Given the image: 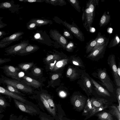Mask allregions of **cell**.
Listing matches in <instances>:
<instances>
[{"instance_id":"obj_1","label":"cell","mask_w":120,"mask_h":120,"mask_svg":"<svg viewBox=\"0 0 120 120\" xmlns=\"http://www.w3.org/2000/svg\"><path fill=\"white\" fill-rule=\"evenodd\" d=\"M99 0H89L87 2L84 13V26L88 31L91 27L95 15V10L96 5H98Z\"/></svg>"},{"instance_id":"obj_2","label":"cell","mask_w":120,"mask_h":120,"mask_svg":"<svg viewBox=\"0 0 120 120\" xmlns=\"http://www.w3.org/2000/svg\"><path fill=\"white\" fill-rule=\"evenodd\" d=\"M0 83L10 85L19 91L26 93H31L32 92L31 88L20 81L8 78L2 75H1Z\"/></svg>"},{"instance_id":"obj_3","label":"cell","mask_w":120,"mask_h":120,"mask_svg":"<svg viewBox=\"0 0 120 120\" xmlns=\"http://www.w3.org/2000/svg\"><path fill=\"white\" fill-rule=\"evenodd\" d=\"M92 109L90 112V116H91L96 113L102 111L108 107V101L102 98H92L90 99Z\"/></svg>"},{"instance_id":"obj_4","label":"cell","mask_w":120,"mask_h":120,"mask_svg":"<svg viewBox=\"0 0 120 120\" xmlns=\"http://www.w3.org/2000/svg\"><path fill=\"white\" fill-rule=\"evenodd\" d=\"M60 20L61 23L76 38L81 41H84L85 37L83 33L74 22L71 24L67 22L66 21H64L61 20Z\"/></svg>"},{"instance_id":"obj_5","label":"cell","mask_w":120,"mask_h":120,"mask_svg":"<svg viewBox=\"0 0 120 120\" xmlns=\"http://www.w3.org/2000/svg\"><path fill=\"white\" fill-rule=\"evenodd\" d=\"M3 70V72L7 77L11 78V79L20 81V78L18 75V72L20 69L18 67L13 66L5 65L0 67Z\"/></svg>"},{"instance_id":"obj_6","label":"cell","mask_w":120,"mask_h":120,"mask_svg":"<svg viewBox=\"0 0 120 120\" xmlns=\"http://www.w3.org/2000/svg\"><path fill=\"white\" fill-rule=\"evenodd\" d=\"M23 34V32L18 31L10 36L4 38L0 41V48L5 47L13 42L18 41L22 38V35Z\"/></svg>"},{"instance_id":"obj_7","label":"cell","mask_w":120,"mask_h":120,"mask_svg":"<svg viewBox=\"0 0 120 120\" xmlns=\"http://www.w3.org/2000/svg\"><path fill=\"white\" fill-rule=\"evenodd\" d=\"M30 44L28 41L23 40L16 44L11 45L5 49V55L15 54Z\"/></svg>"},{"instance_id":"obj_8","label":"cell","mask_w":120,"mask_h":120,"mask_svg":"<svg viewBox=\"0 0 120 120\" xmlns=\"http://www.w3.org/2000/svg\"><path fill=\"white\" fill-rule=\"evenodd\" d=\"M98 75L102 84L109 91L113 92V85L106 72L105 70H100L98 72Z\"/></svg>"},{"instance_id":"obj_9","label":"cell","mask_w":120,"mask_h":120,"mask_svg":"<svg viewBox=\"0 0 120 120\" xmlns=\"http://www.w3.org/2000/svg\"><path fill=\"white\" fill-rule=\"evenodd\" d=\"M108 63L112 70L113 73L114 79L117 86H120V78L117 73V68L115 61V56L114 55H110L108 59Z\"/></svg>"},{"instance_id":"obj_10","label":"cell","mask_w":120,"mask_h":120,"mask_svg":"<svg viewBox=\"0 0 120 120\" xmlns=\"http://www.w3.org/2000/svg\"><path fill=\"white\" fill-rule=\"evenodd\" d=\"M86 99L83 97L77 95L72 96L71 102L75 108L79 111H81L85 106Z\"/></svg>"},{"instance_id":"obj_11","label":"cell","mask_w":120,"mask_h":120,"mask_svg":"<svg viewBox=\"0 0 120 120\" xmlns=\"http://www.w3.org/2000/svg\"><path fill=\"white\" fill-rule=\"evenodd\" d=\"M49 33L50 37L58 42L65 49L66 46L68 42L65 38L56 30H51Z\"/></svg>"},{"instance_id":"obj_12","label":"cell","mask_w":120,"mask_h":120,"mask_svg":"<svg viewBox=\"0 0 120 120\" xmlns=\"http://www.w3.org/2000/svg\"><path fill=\"white\" fill-rule=\"evenodd\" d=\"M13 100L15 107L21 111L30 114L37 112L36 110L32 106L15 99H13Z\"/></svg>"},{"instance_id":"obj_13","label":"cell","mask_w":120,"mask_h":120,"mask_svg":"<svg viewBox=\"0 0 120 120\" xmlns=\"http://www.w3.org/2000/svg\"><path fill=\"white\" fill-rule=\"evenodd\" d=\"M20 5L15 4L13 0L3 2L0 3V9H8L12 13H17L22 8L19 7Z\"/></svg>"},{"instance_id":"obj_14","label":"cell","mask_w":120,"mask_h":120,"mask_svg":"<svg viewBox=\"0 0 120 120\" xmlns=\"http://www.w3.org/2000/svg\"><path fill=\"white\" fill-rule=\"evenodd\" d=\"M0 93L5 95L9 98L16 99L24 103L26 101V100L22 96L13 93L7 90L5 88L0 86Z\"/></svg>"},{"instance_id":"obj_15","label":"cell","mask_w":120,"mask_h":120,"mask_svg":"<svg viewBox=\"0 0 120 120\" xmlns=\"http://www.w3.org/2000/svg\"><path fill=\"white\" fill-rule=\"evenodd\" d=\"M20 78V81L27 86L38 88L41 86V83L29 77L24 76Z\"/></svg>"},{"instance_id":"obj_16","label":"cell","mask_w":120,"mask_h":120,"mask_svg":"<svg viewBox=\"0 0 120 120\" xmlns=\"http://www.w3.org/2000/svg\"><path fill=\"white\" fill-rule=\"evenodd\" d=\"M109 42L102 45L93 51L90 52L88 55L87 58H94L104 53Z\"/></svg>"},{"instance_id":"obj_17","label":"cell","mask_w":120,"mask_h":120,"mask_svg":"<svg viewBox=\"0 0 120 120\" xmlns=\"http://www.w3.org/2000/svg\"><path fill=\"white\" fill-rule=\"evenodd\" d=\"M91 80L95 86V90L98 94L104 96H110V94L107 90L101 86L93 79H91Z\"/></svg>"},{"instance_id":"obj_18","label":"cell","mask_w":120,"mask_h":120,"mask_svg":"<svg viewBox=\"0 0 120 120\" xmlns=\"http://www.w3.org/2000/svg\"><path fill=\"white\" fill-rule=\"evenodd\" d=\"M97 37V39L96 44L91 52L93 51L100 46L109 42V39L106 38L105 36L102 35L100 32L98 33Z\"/></svg>"},{"instance_id":"obj_19","label":"cell","mask_w":120,"mask_h":120,"mask_svg":"<svg viewBox=\"0 0 120 120\" xmlns=\"http://www.w3.org/2000/svg\"><path fill=\"white\" fill-rule=\"evenodd\" d=\"M39 48L38 46L36 45H30V44L25 48L17 53L15 55H23L28 53L34 51Z\"/></svg>"},{"instance_id":"obj_20","label":"cell","mask_w":120,"mask_h":120,"mask_svg":"<svg viewBox=\"0 0 120 120\" xmlns=\"http://www.w3.org/2000/svg\"><path fill=\"white\" fill-rule=\"evenodd\" d=\"M66 76L71 80H74L78 78L79 74L75 68L70 67L67 71Z\"/></svg>"},{"instance_id":"obj_21","label":"cell","mask_w":120,"mask_h":120,"mask_svg":"<svg viewBox=\"0 0 120 120\" xmlns=\"http://www.w3.org/2000/svg\"><path fill=\"white\" fill-rule=\"evenodd\" d=\"M110 19V15L107 14L106 11H105L100 20L99 24L100 27H103L107 25L109 22Z\"/></svg>"},{"instance_id":"obj_22","label":"cell","mask_w":120,"mask_h":120,"mask_svg":"<svg viewBox=\"0 0 120 120\" xmlns=\"http://www.w3.org/2000/svg\"><path fill=\"white\" fill-rule=\"evenodd\" d=\"M42 94L47 100L53 114V116L56 114V108L55 105L50 96L46 94L42 93Z\"/></svg>"},{"instance_id":"obj_23","label":"cell","mask_w":120,"mask_h":120,"mask_svg":"<svg viewBox=\"0 0 120 120\" xmlns=\"http://www.w3.org/2000/svg\"><path fill=\"white\" fill-rule=\"evenodd\" d=\"M30 21L35 22L38 27L46 25L52 22L51 20H49L39 18L32 19Z\"/></svg>"},{"instance_id":"obj_24","label":"cell","mask_w":120,"mask_h":120,"mask_svg":"<svg viewBox=\"0 0 120 120\" xmlns=\"http://www.w3.org/2000/svg\"><path fill=\"white\" fill-rule=\"evenodd\" d=\"M68 59H65L59 60L56 63L52 71H55L64 67L67 64Z\"/></svg>"},{"instance_id":"obj_25","label":"cell","mask_w":120,"mask_h":120,"mask_svg":"<svg viewBox=\"0 0 120 120\" xmlns=\"http://www.w3.org/2000/svg\"><path fill=\"white\" fill-rule=\"evenodd\" d=\"M97 116L100 120H114L112 115L110 113L106 112L98 113Z\"/></svg>"},{"instance_id":"obj_26","label":"cell","mask_w":120,"mask_h":120,"mask_svg":"<svg viewBox=\"0 0 120 120\" xmlns=\"http://www.w3.org/2000/svg\"><path fill=\"white\" fill-rule=\"evenodd\" d=\"M97 37L94 39L90 40L86 43V52L87 53L90 52L95 46L96 43Z\"/></svg>"},{"instance_id":"obj_27","label":"cell","mask_w":120,"mask_h":120,"mask_svg":"<svg viewBox=\"0 0 120 120\" xmlns=\"http://www.w3.org/2000/svg\"><path fill=\"white\" fill-rule=\"evenodd\" d=\"M110 107L111 109L109 112V113L115 116L118 120H120V112L119 111L117 107L115 106L112 105Z\"/></svg>"},{"instance_id":"obj_28","label":"cell","mask_w":120,"mask_h":120,"mask_svg":"<svg viewBox=\"0 0 120 120\" xmlns=\"http://www.w3.org/2000/svg\"><path fill=\"white\" fill-rule=\"evenodd\" d=\"M0 93V108L5 109L7 107L10 106L9 103L7 101L5 98Z\"/></svg>"},{"instance_id":"obj_29","label":"cell","mask_w":120,"mask_h":120,"mask_svg":"<svg viewBox=\"0 0 120 120\" xmlns=\"http://www.w3.org/2000/svg\"><path fill=\"white\" fill-rule=\"evenodd\" d=\"M60 58L59 55L54 54L48 55L46 58L45 61L47 63H50L56 60H59Z\"/></svg>"},{"instance_id":"obj_30","label":"cell","mask_w":120,"mask_h":120,"mask_svg":"<svg viewBox=\"0 0 120 120\" xmlns=\"http://www.w3.org/2000/svg\"><path fill=\"white\" fill-rule=\"evenodd\" d=\"M33 62L28 63H22L19 64L18 68L20 69L25 71H27L31 68L33 65Z\"/></svg>"},{"instance_id":"obj_31","label":"cell","mask_w":120,"mask_h":120,"mask_svg":"<svg viewBox=\"0 0 120 120\" xmlns=\"http://www.w3.org/2000/svg\"><path fill=\"white\" fill-rule=\"evenodd\" d=\"M120 42V39L117 34H116L109 43V48L115 47L118 45Z\"/></svg>"},{"instance_id":"obj_32","label":"cell","mask_w":120,"mask_h":120,"mask_svg":"<svg viewBox=\"0 0 120 120\" xmlns=\"http://www.w3.org/2000/svg\"><path fill=\"white\" fill-rule=\"evenodd\" d=\"M6 85L5 88L8 91L21 96L25 95L21 93L19 90L14 87L9 85Z\"/></svg>"},{"instance_id":"obj_33","label":"cell","mask_w":120,"mask_h":120,"mask_svg":"<svg viewBox=\"0 0 120 120\" xmlns=\"http://www.w3.org/2000/svg\"><path fill=\"white\" fill-rule=\"evenodd\" d=\"M40 98L46 109L48 112L53 116V114L45 98L44 97L42 94L40 95Z\"/></svg>"},{"instance_id":"obj_34","label":"cell","mask_w":120,"mask_h":120,"mask_svg":"<svg viewBox=\"0 0 120 120\" xmlns=\"http://www.w3.org/2000/svg\"><path fill=\"white\" fill-rule=\"evenodd\" d=\"M92 109V107L90 99H88L87 100L86 104L84 107L83 114L84 115H87L88 112H90Z\"/></svg>"},{"instance_id":"obj_35","label":"cell","mask_w":120,"mask_h":120,"mask_svg":"<svg viewBox=\"0 0 120 120\" xmlns=\"http://www.w3.org/2000/svg\"><path fill=\"white\" fill-rule=\"evenodd\" d=\"M71 5L79 12H81V8L79 5V2L78 0H67Z\"/></svg>"},{"instance_id":"obj_36","label":"cell","mask_w":120,"mask_h":120,"mask_svg":"<svg viewBox=\"0 0 120 120\" xmlns=\"http://www.w3.org/2000/svg\"><path fill=\"white\" fill-rule=\"evenodd\" d=\"M72 64L81 68L84 67L82 61L79 57H73L71 60Z\"/></svg>"},{"instance_id":"obj_37","label":"cell","mask_w":120,"mask_h":120,"mask_svg":"<svg viewBox=\"0 0 120 120\" xmlns=\"http://www.w3.org/2000/svg\"><path fill=\"white\" fill-rule=\"evenodd\" d=\"M84 84L86 89L88 90L89 93H91L92 92V86L91 82L88 78L86 77H84Z\"/></svg>"},{"instance_id":"obj_38","label":"cell","mask_w":120,"mask_h":120,"mask_svg":"<svg viewBox=\"0 0 120 120\" xmlns=\"http://www.w3.org/2000/svg\"><path fill=\"white\" fill-rule=\"evenodd\" d=\"M76 47V46H75L74 43L72 41H70L66 46L65 49L69 52H71L73 51Z\"/></svg>"},{"instance_id":"obj_39","label":"cell","mask_w":120,"mask_h":120,"mask_svg":"<svg viewBox=\"0 0 120 120\" xmlns=\"http://www.w3.org/2000/svg\"><path fill=\"white\" fill-rule=\"evenodd\" d=\"M37 26V24L34 22L29 21L27 23V28L30 30L35 29Z\"/></svg>"},{"instance_id":"obj_40","label":"cell","mask_w":120,"mask_h":120,"mask_svg":"<svg viewBox=\"0 0 120 120\" xmlns=\"http://www.w3.org/2000/svg\"><path fill=\"white\" fill-rule=\"evenodd\" d=\"M64 37L68 39H72L73 37L72 34L68 30L64 29L63 35Z\"/></svg>"},{"instance_id":"obj_41","label":"cell","mask_w":120,"mask_h":120,"mask_svg":"<svg viewBox=\"0 0 120 120\" xmlns=\"http://www.w3.org/2000/svg\"><path fill=\"white\" fill-rule=\"evenodd\" d=\"M44 1L47 3H48L54 6L59 5L58 0H44Z\"/></svg>"},{"instance_id":"obj_42","label":"cell","mask_w":120,"mask_h":120,"mask_svg":"<svg viewBox=\"0 0 120 120\" xmlns=\"http://www.w3.org/2000/svg\"><path fill=\"white\" fill-rule=\"evenodd\" d=\"M21 116L18 117L13 114H11L10 115L9 120H21L22 119Z\"/></svg>"},{"instance_id":"obj_43","label":"cell","mask_w":120,"mask_h":120,"mask_svg":"<svg viewBox=\"0 0 120 120\" xmlns=\"http://www.w3.org/2000/svg\"><path fill=\"white\" fill-rule=\"evenodd\" d=\"M116 97L118 100L119 105L120 106V88H118L116 90Z\"/></svg>"},{"instance_id":"obj_44","label":"cell","mask_w":120,"mask_h":120,"mask_svg":"<svg viewBox=\"0 0 120 120\" xmlns=\"http://www.w3.org/2000/svg\"><path fill=\"white\" fill-rule=\"evenodd\" d=\"M20 1L23 2H28L30 3L35 2H42L44 1L43 0H19Z\"/></svg>"},{"instance_id":"obj_45","label":"cell","mask_w":120,"mask_h":120,"mask_svg":"<svg viewBox=\"0 0 120 120\" xmlns=\"http://www.w3.org/2000/svg\"><path fill=\"white\" fill-rule=\"evenodd\" d=\"M11 60L10 58L3 59L0 58V65L9 62Z\"/></svg>"},{"instance_id":"obj_46","label":"cell","mask_w":120,"mask_h":120,"mask_svg":"<svg viewBox=\"0 0 120 120\" xmlns=\"http://www.w3.org/2000/svg\"><path fill=\"white\" fill-rule=\"evenodd\" d=\"M59 60H56L54 61L53 63H50L49 64L50 69L51 70H52L54 68L55 64L57 61Z\"/></svg>"},{"instance_id":"obj_47","label":"cell","mask_w":120,"mask_h":120,"mask_svg":"<svg viewBox=\"0 0 120 120\" xmlns=\"http://www.w3.org/2000/svg\"><path fill=\"white\" fill-rule=\"evenodd\" d=\"M34 73L36 74H40L41 73V71L39 68H35L34 70Z\"/></svg>"},{"instance_id":"obj_48","label":"cell","mask_w":120,"mask_h":120,"mask_svg":"<svg viewBox=\"0 0 120 120\" xmlns=\"http://www.w3.org/2000/svg\"><path fill=\"white\" fill-rule=\"evenodd\" d=\"M59 5L60 6H63L66 4V3L64 0H58Z\"/></svg>"},{"instance_id":"obj_49","label":"cell","mask_w":120,"mask_h":120,"mask_svg":"<svg viewBox=\"0 0 120 120\" xmlns=\"http://www.w3.org/2000/svg\"><path fill=\"white\" fill-rule=\"evenodd\" d=\"M7 34L6 32L4 31H0V38H3L4 36L5 35Z\"/></svg>"},{"instance_id":"obj_50","label":"cell","mask_w":120,"mask_h":120,"mask_svg":"<svg viewBox=\"0 0 120 120\" xmlns=\"http://www.w3.org/2000/svg\"><path fill=\"white\" fill-rule=\"evenodd\" d=\"M59 77V75L57 74L53 75L51 77L52 79L53 80H56L58 79Z\"/></svg>"},{"instance_id":"obj_51","label":"cell","mask_w":120,"mask_h":120,"mask_svg":"<svg viewBox=\"0 0 120 120\" xmlns=\"http://www.w3.org/2000/svg\"><path fill=\"white\" fill-rule=\"evenodd\" d=\"M60 96L61 97H64L66 95V94L63 91H61L59 93Z\"/></svg>"},{"instance_id":"obj_52","label":"cell","mask_w":120,"mask_h":120,"mask_svg":"<svg viewBox=\"0 0 120 120\" xmlns=\"http://www.w3.org/2000/svg\"><path fill=\"white\" fill-rule=\"evenodd\" d=\"M7 25L6 24L3 23L2 21L0 22V29L3 28Z\"/></svg>"},{"instance_id":"obj_53","label":"cell","mask_w":120,"mask_h":120,"mask_svg":"<svg viewBox=\"0 0 120 120\" xmlns=\"http://www.w3.org/2000/svg\"><path fill=\"white\" fill-rule=\"evenodd\" d=\"M117 72L119 77L120 78V65H119V67L117 68Z\"/></svg>"},{"instance_id":"obj_54","label":"cell","mask_w":120,"mask_h":120,"mask_svg":"<svg viewBox=\"0 0 120 120\" xmlns=\"http://www.w3.org/2000/svg\"><path fill=\"white\" fill-rule=\"evenodd\" d=\"M40 119L41 120H50L48 119L44 116L41 117Z\"/></svg>"},{"instance_id":"obj_55","label":"cell","mask_w":120,"mask_h":120,"mask_svg":"<svg viewBox=\"0 0 120 120\" xmlns=\"http://www.w3.org/2000/svg\"><path fill=\"white\" fill-rule=\"evenodd\" d=\"M4 112V109L1 108H0V114Z\"/></svg>"},{"instance_id":"obj_56","label":"cell","mask_w":120,"mask_h":120,"mask_svg":"<svg viewBox=\"0 0 120 120\" xmlns=\"http://www.w3.org/2000/svg\"><path fill=\"white\" fill-rule=\"evenodd\" d=\"M4 115L3 114H0V120H2L3 118L4 117Z\"/></svg>"},{"instance_id":"obj_57","label":"cell","mask_w":120,"mask_h":120,"mask_svg":"<svg viewBox=\"0 0 120 120\" xmlns=\"http://www.w3.org/2000/svg\"><path fill=\"white\" fill-rule=\"evenodd\" d=\"M117 107L119 111L120 112V106L118 105V106Z\"/></svg>"},{"instance_id":"obj_58","label":"cell","mask_w":120,"mask_h":120,"mask_svg":"<svg viewBox=\"0 0 120 120\" xmlns=\"http://www.w3.org/2000/svg\"><path fill=\"white\" fill-rule=\"evenodd\" d=\"M21 120H28L25 118H23Z\"/></svg>"},{"instance_id":"obj_59","label":"cell","mask_w":120,"mask_h":120,"mask_svg":"<svg viewBox=\"0 0 120 120\" xmlns=\"http://www.w3.org/2000/svg\"><path fill=\"white\" fill-rule=\"evenodd\" d=\"M3 17H0V22L1 21V20L3 18Z\"/></svg>"},{"instance_id":"obj_60","label":"cell","mask_w":120,"mask_h":120,"mask_svg":"<svg viewBox=\"0 0 120 120\" xmlns=\"http://www.w3.org/2000/svg\"><path fill=\"white\" fill-rule=\"evenodd\" d=\"M59 120H63L61 119H60Z\"/></svg>"},{"instance_id":"obj_61","label":"cell","mask_w":120,"mask_h":120,"mask_svg":"<svg viewBox=\"0 0 120 120\" xmlns=\"http://www.w3.org/2000/svg\"><path fill=\"white\" fill-rule=\"evenodd\" d=\"M1 84L0 83V84Z\"/></svg>"}]
</instances>
